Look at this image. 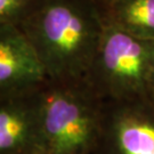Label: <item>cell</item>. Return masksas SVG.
Returning <instances> with one entry per match:
<instances>
[{"label":"cell","mask_w":154,"mask_h":154,"mask_svg":"<svg viewBox=\"0 0 154 154\" xmlns=\"http://www.w3.org/2000/svg\"><path fill=\"white\" fill-rule=\"evenodd\" d=\"M18 28L57 82L86 81L105 23L97 0H37Z\"/></svg>","instance_id":"1"},{"label":"cell","mask_w":154,"mask_h":154,"mask_svg":"<svg viewBox=\"0 0 154 154\" xmlns=\"http://www.w3.org/2000/svg\"><path fill=\"white\" fill-rule=\"evenodd\" d=\"M46 154H94L103 102L86 81L48 80L34 91Z\"/></svg>","instance_id":"2"},{"label":"cell","mask_w":154,"mask_h":154,"mask_svg":"<svg viewBox=\"0 0 154 154\" xmlns=\"http://www.w3.org/2000/svg\"><path fill=\"white\" fill-rule=\"evenodd\" d=\"M154 41L105 25L86 82L102 102L149 99Z\"/></svg>","instance_id":"3"},{"label":"cell","mask_w":154,"mask_h":154,"mask_svg":"<svg viewBox=\"0 0 154 154\" xmlns=\"http://www.w3.org/2000/svg\"><path fill=\"white\" fill-rule=\"evenodd\" d=\"M94 154H154L153 102H103L100 134Z\"/></svg>","instance_id":"4"},{"label":"cell","mask_w":154,"mask_h":154,"mask_svg":"<svg viewBox=\"0 0 154 154\" xmlns=\"http://www.w3.org/2000/svg\"><path fill=\"white\" fill-rule=\"evenodd\" d=\"M48 80L25 33L15 25L0 24V98L28 95Z\"/></svg>","instance_id":"5"},{"label":"cell","mask_w":154,"mask_h":154,"mask_svg":"<svg viewBox=\"0 0 154 154\" xmlns=\"http://www.w3.org/2000/svg\"><path fill=\"white\" fill-rule=\"evenodd\" d=\"M0 154H46L34 91L0 98Z\"/></svg>","instance_id":"6"},{"label":"cell","mask_w":154,"mask_h":154,"mask_svg":"<svg viewBox=\"0 0 154 154\" xmlns=\"http://www.w3.org/2000/svg\"><path fill=\"white\" fill-rule=\"evenodd\" d=\"M105 25L154 41V0H97Z\"/></svg>","instance_id":"7"},{"label":"cell","mask_w":154,"mask_h":154,"mask_svg":"<svg viewBox=\"0 0 154 154\" xmlns=\"http://www.w3.org/2000/svg\"><path fill=\"white\" fill-rule=\"evenodd\" d=\"M37 0H0V24L20 26Z\"/></svg>","instance_id":"8"},{"label":"cell","mask_w":154,"mask_h":154,"mask_svg":"<svg viewBox=\"0 0 154 154\" xmlns=\"http://www.w3.org/2000/svg\"><path fill=\"white\" fill-rule=\"evenodd\" d=\"M149 99L154 103V60L149 75Z\"/></svg>","instance_id":"9"}]
</instances>
